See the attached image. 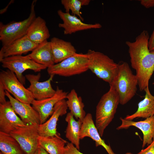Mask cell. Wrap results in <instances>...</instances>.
Wrapping results in <instances>:
<instances>
[{
	"label": "cell",
	"mask_w": 154,
	"mask_h": 154,
	"mask_svg": "<svg viewBox=\"0 0 154 154\" xmlns=\"http://www.w3.org/2000/svg\"><path fill=\"white\" fill-rule=\"evenodd\" d=\"M149 38L147 31H143L134 41H127L132 67L136 71L138 86L142 91L147 87L154 72V51L149 50L148 42Z\"/></svg>",
	"instance_id": "1"
},
{
	"label": "cell",
	"mask_w": 154,
	"mask_h": 154,
	"mask_svg": "<svg viewBox=\"0 0 154 154\" xmlns=\"http://www.w3.org/2000/svg\"><path fill=\"white\" fill-rule=\"evenodd\" d=\"M118 64L116 74L109 85L117 92L119 97V104L124 105L136 94L138 80L127 62L121 61Z\"/></svg>",
	"instance_id": "2"
},
{
	"label": "cell",
	"mask_w": 154,
	"mask_h": 154,
	"mask_svg": "<svg viewBox=\"0 0 154 154\" xmlns=\"http://www.w3.org/2000/svg\"><path fill=\"white\" fill-rule=\"evenodd\" d=\"M110 86L109 90L102 96L96 106L95 124L101 137L114 119L120 102L117 92Z\"/></svg>",
	"instance_id": "3"
},
{
	"label": "cell",
	"mask_w": 154,
	"mask_h": 154,
	"mask_svg": "<svg viewBox=\"0 0 154 154\" xmlns=\"http://www.w3.org/2000/svg\"><path fill=\"white\" fill-rule=\"evenodd\" d=\"M89 70L97 77L110 84L115 76L118 64L102 53L89 50Z\"/></svg>",
	"instance_id": "4"
},
{
	"label": "cell",
	"mask_w": 154,
	"mask_h": 154,
	"mask_svg": "<svg viewBox=\"0 0 154 154\" xmlns=\"http://www.w3.org/2000/svg\"><path fill=\"white\" fill-rule=\"evenodd\" d=\"M37 0L33 1L29 16L21 21H13L4 24L0 22V40L2 47L7 46L26 35L27 30L36 17L35 9Z\"/></svg>",
	"instance_id": "5"
},
{
	"label": "cell",
	"mask_w": 154,
	"mask_h": 154,
	"mask_svg": "<svg viewBox=\"0 0 154 154\" xmlns=\"http://www.w3.org/2000/svg\"><path fill=\"white\" fill-rule=\"evenodd\" d=\"M87 53H76L62 61L47 68L50 75L69 77L83 73L89 70Z\"/></svg>",
	"instance_id": "6"
},
{
	"label": "cell",
	"mask_w": 154,
	"mask_h": 154,
	"mask_svg": "<svg viewBox=\"0 0 154 154\" xmlns=\"http://www.w3.org/2000/svg\"><path fill=\"white\" fill-rule=\"evenodd\" d=\"M2 66L13 72L20 82L23 85L25 84L26 78L23 73L30 70L35 72H39L47 68L31 59L28 55L23 56L15 55L5 57L0 60Z\"/></svg>",
	"instance_id": "7"
},
{
	"label": "cell",
	"mask_w": 154,
	"mask_h": 154,
	"mask_svg": "<svg viewBox=\"0 0 154 154\" xmlns=\"http://www.w3.org/2000/svg\"><path fill=\"white\" fill-rule=\"evenodd\" d=\"M0 83L5 90L21 102L31 104L35 100L31 93L20 82L14 73L8 69L0 71Z\"/></svg>",
	"instance_id": "8"
},
{
	"label": "cell",
	"mask_w": 154,
	"mask_h": 154,
	"mask_svg": "<svg viewBox=\"0 0 154 154\" xmlns=\"http://www.w3.org/2000/svg\"><path fill=\"white\" fill-rule=\"evenodd\" d=\"M38 125H27L10 134L17 141L25 154H34L39 145Z\"/></svg>",
	"instance_id": "9"
},
{
	"label": "cell",
	"mask_w": 154,
	"mask_h": 154,
	"mask_svg": "<svg viewBox=\"0 0 154 154\" xmlns=\"http://www.w3.org/2000/svg\"><path fill=\"white\" fill-rule=\"evenodd\" d=\"M54 75H50L47 80L40 82L41 76L40 73L37 75L28 74L25 75L26 78L29 82L30 85L27 89L31 93L34 99L40 100L53 96L56 90L53 89L51 85Z\"/></svg>",
	"instance_id": "10"
},
{
	"label": "cell",
	"mask_w": 154,
	"mask_h": 154,
	"mask_svg": "<svg viewBox=\"0 0 154 154\" xmlns=\"http://www.w3.org/2000/svg\"><path fill=\"white\" fill-rule=\"evenodd\" d=\"M26 125L17 116L9 101L0 104V131L10 134Z\"/></svg>",
	"instance_id": "11"
},
{
	"label": "cell",
	"mask_w": 154,
	"mask_h": 154,
	"mask_svg": "<svg viewBox=\"0 0 154 154\" xmlns=\"http://www.w3.org/2000/svg\"><path fill=\"white\" fill-rule=\"evenodd\" d=\"M55 94L52 97L40 100H35L32 106L39 115L40 124L45 122L53 112L54 107L59 101L66 98L68 93L57 86Z\"/></svg>",
	"instance_id": "12"
},
{
	"label": "cell",
	"mask_w": 154,
	"mask_h": 154,
	"mask_svg": "<svg viewBox=\"0 0 154 154\" xmlns=\"http://www.w3.org/2000/svg\"><path fill=\"white\" fill-rule=\"evenodd\" d=\"M57 14L63 21L62 23L58 24V27L64 29V33L65 35L71 34L83 30L100 29L102 27L99 23H85L76 16L71 15L69 13L64 12L61 10H58Z\"/></svg>",
	"instance_id": "13"
},
{
	"label": "cell",
	"mask_w": 154,
	"mask_h": 154,
	"mask_svg": "<svg viewBox=\"0 0 154 154\" xmlns=\"http://www.w3.org/2000/svg\"><path fill=\"white\" fill-rule=\"evenodd\" d=\"M68 108L65 99L57 102L50 118L44 123L38 125V129L39 136H60L57 131V122L60 116L67 113Z\"/></svg>",
	"instance_id": "14"
},
{
	"label": "cell",
	"mask_w": 154,
	"mask_h": 154,
	"mask_svg": "<svg viewBox=\"0 0 154 154\" xmlns=\"http://www.w3.org/2000/svg\"><path fill=\"white\" fill-rule=\"evenodd\" d=\"M5 94L14 111L24 123L26 125L40 124L39 114L31 105V104L19 102L6 90Z\"/></svg>",
	"instance_id": "15"
},
{
	"label": "cell",
	"mask_w": 154,
	"mask_h": 154,
	"mask_svg": "<svg viewBox=\"0 0 154 154\" xmlns=\"http://www.w3.org/2000/svg\"><path fill=\"white\" fill-rule=\"evenodd\" d=\"M120 119L121 123L117 128V130L127 129L133 126L141 131L143 135L142 148L146 145H150L154 140V115L143 120L138 121L126 120L122 117Z\"/></svg>",
	"instance_id": "16"
},
{
	"label": "cell",
	"mask_w": 154,
	"mask_h": 154,
	"mask_svg": "<svg viewBox=\"0 0 154 154\" xmlns=\"http://www.w3.org/2000/svg\"><path fill=\"white\" fill-rule=\"evenodd\" d=\"M88 137L95 141L96 147L101 146L108 154H115L110 145H107L102 139L93 121L90 113L87 114L83 120L80 133V138L82 139Z\"/></svg>",
	"instance_id": "17"
},
{
	"label": "cell",
	"mask_w": 154,
	"mask_h": 154,
	"mask_svg": "<svg viewBox=\"0 0 154 154\" xmlns=\"http://www.w3.org/2000/svg\"><path fill=\"white\" fill-rule=\"evenodd\" d=\"M38 45L31 40L26 35L7 46L2 47L0 50V60L5 57L21 55L32 51Z\"/></svg>",
	"instance_id": "18"
},
{
	"label": "cell",
	"mask_w": 154,
	"mask_h": 154,
	"mask_svg": "<svg viewBox=\"0 0 154 154\" xmlns=\"http://www.w3.org/2000/svg\"><path fill=\"white\" fill-rule=\"evenodd\" d=\"M28 55L31 59L47 68L55 64L50 42L47 40L38 44Z\"/></svg>",
	"instance_id": "19"
},
{
	"label": "cell",
	"mask_w": 154,
	"mask_h": 154,
	"mask_svg": "<svg viewBox=\"0 0 154 154\" xmlns=\"http://www.w3.org/2000/svg\"><path fill=\"white\" fill-rule=\"evenodd\" d=\"M26 35L31 40L38 45L47 40L50 36L45 21L40 16L36 17L32 22Z\"/></svg>",
	"instance_id": "20"
},
{
	"label": "cell",
	"mask_w": 154,
	"mask_h": 154,
	"mask_svg": "<svg viewBox=\"0 0 154 154\" xmlns=\"http://www.w3.org/2000/svg\"><path fill=\"white\" fill-rule=\"evenodd\" d=\"M52 51L55 63H58L70 57L76 52L71 43L56 37L51 39Z\"/></svg>",
	"instance_id": "21"
},
{
	"label": "cell",
	"mask_w": 154,
	"mask_h": 154,
	"mask_svg": "<svg viewBox=\"0 0 154 154\" xmlns=\"http://www.w3.org/2000/svg\"><path fill=\"white\" fill-rule=\"evenodd\" d=\"M144 91V98L138 103L137 110L133 114L127 116L124 119L132 121L139 118L146 119L154 115V96L150 93L149 86Z\"/></svg>",
	"instance_id": "22"
},
{
	"label": "cell",
	"mask_w": 154,
	"mask_h": 154,
	"mask_svg": "<svg viewBox=\"0 0 154 154\" xmlns=\"http://www.w3.org/2000/svg\"><path fill=\"white\" fill-rule=\"evenodd\" d=\"M39 145L49 154H65L66 141L60 136H39Z\"/></svg>",
	"instance_id": "23"
},
{
	"label": "cell",
	"mask_w": 154,
	"mask_h": 154,
	"mask_svg": "<svg viewBox=\"0 0 154 154\" xmlns=\"http://www.w3.org/2000/svg\"><path fill=\"white\" fill-rule=\"evenodd\" d=\"M66 99L70 112L76 118L82 122L86 114L84 110V105L81 97L78 96L75 90L72 89L68 93Z\"/></svg>",
	"instance_id": "24"
},
{
	"label": "cell",
	"mask_w": 154,
	"mask_h": 154,
	"mask_svg": "<svg viewBox=\"0 0 154 154\" xmlns=\"http://www.w3.org/2000/svg\"><path fill=\"white\" fill-rule=\"evenodd\" d=\"M65 120L67 123L66 130V137L79 150L80 133L82 122L79 120L76 121L70 112L67 114Z\"/></svg>",
	"instance_id": "25"
},
{
	"label": "cell",
	"mask_w": 154,
	"mask_h": 154,
	"mask_svg": "<svg viewBox=\"0 0 154 154\" xmlns=\"http://www.w3.org/2000/svg\"><path fill=\"white\" fill-rule=\"evenodd\" d=\"M0 150L2 154H25L16 139L10 134L1 131Z\"/></svg>",
	"instance_id": "26"
},
{
	"label": "cell",
	"mask_w": 154,
	"mask_h": 154,
	"mask_svg": "<svg viewBox=\"0 0 154 154\" xmlns=\"http://www.w3.org/2000/svg\"><path fill=\"white\" fill-rule=\"evenodd\" d=\"M90 0H61V4L63 6L65 12L69 13L70 11L72 15L77 16L83 21L84 18L81 15L80 10L82 6L89 5Z\"/></svg>",
	"instance_id": "27"
},
{
	"label": "cell",
	"mask_w": 154,
	"mask_h": 154,
	"mask_svg": "<svg viewBox=\"0 0 154 154\" xmlns=\"http://www.w3.org/2000/svg\"><path fill=\"white\" fill-rule=\"evenodd\" d=\"M137 154H154V140L146 148L142 149Z\"/></svg>",
	"instance_id": "28"
},
{
	"label": "cell",
	"mask_w": 154,
	"mask_h": 154,
	"mask_svg": "<svg viewBox=\"0 0 154 154\" xmlns=\"http://www.w3.org/2000/svg\"><path fill=\"white\" fill-rule=\"evenodd\" d=\"M5 90L2 84L0 83V104L5 102Z\"/></svg>",
	"instance_id": "29"
},
{
	"label": "cell",
	"mask_w": 154,
	"mask_h": 154,
	"mask_svg": "<svg viewBox=\"0 0 154 154\" xmlns=\"http://www.w3.org/2000/svg\"><path fill=\"white\" fill-rule=\"evenodd\" d=\"M141 4L146 8L154 7V0H141Z\"/></svg>",
	"instance_id": "30"
},
{
	"label": "cell",
	"mask_w": 154,
	"mask_h": 154,
	"mask_svg": "<svg viewBox=\"0 0 154 154\" xmlns=\"http://www.w3.org/2000/svg\"><path fill=\"white\" fill-rule=\"evenodd\" d=\"M148 46L150 51H154V30L149 38Z\"/></svg>",
	"instance_id": "31"
},
{
	"label": "cell",
	"mask_w": 154,
	"mask_h": 154,
	"mask_svg": "<svg viewBox=\"0 0 154 154\" xmlns=\"http://www.w3.org/2000/svg\"><path fill=\"white\" fill-rule=\"evenodd\" d=\"M34 154H48V153L39 145Z\"/></svg>",
	"instance_id": "32"
},
{
	"label": "cell",
	"mask_w": 154,
	"mask_h": 154,
	"mask_svg": "<svg viewBox=\"0 0 154 154\" xmlns=\"http://www.w3.org/2000/svg\"><path fill=\"white\" fill-rule=\"evenodd\" d=\"M14 2L13 0H11L9 3L7 5V6L4 9H3L0 11V14H2L4 13L7 10V8L8 7L9 5H10L11 3H13V2Z\"/></svg>",
	"instance_id": "33"
},
{
	"label": "cell",
	"mask_w": 154,
	"mask_h": 154,
	"mask_svg": "<svg viewBox=\"0 0 154 154\" xmlns=\"http://www.w3.org/2000/svg\"><path fill=\"white\" fill-rule=\"evenodd\" d=\"M125 154H133L131 152H127Z\"/></svg>",
	"instance_id": "34"
},
{
	"label": "cell",
	"mask_w": 154,
	"mask_h": 154,
	"mask_svg": "<svg viewBox=\"0 0 154 154\" xmlns=\"http://www.w3.org/2000/svg\"><path fill=\"white\" fill-rule=\"evenodd\" d=\"M153 84H154V81L153 82Z\"/></svg>",
	"instance_id": "35"
},
{
	"label": "cell",
	"mask_w": 154,
	"mask_h": 154,
	"mask_svg": "<svg viewBox=\"0 0 154 154\" xmlns=\"http://www.w3.org/2000/svg\"><path fill=\"white\" fill-rule=\"evenodd\" d=\"M0 154H2L0 152Z\"/></svg>",
	"instance_id": "36"
}]
</instances>
